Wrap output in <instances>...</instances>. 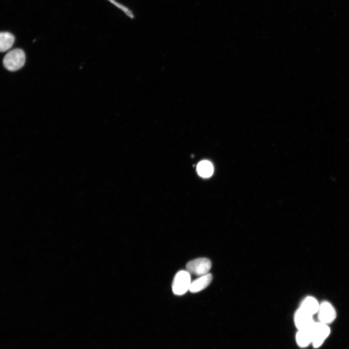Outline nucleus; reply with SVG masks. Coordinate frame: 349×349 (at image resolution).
<instances>
[{
  "instance_id": "obj_1",
  "label": "nucleus",
  "mask_w": 349,
  "mask_h": 349,
  "mask_svg": "<svg viewBox=\"0 0 349 349\" xmlns=\"http://www.w3.org/2000/svg\"><path fill=\"white\" fill-rule=\"evenodd\" d=\"M25 58L23 50L19 48L14 49L5 55L3 64L8 70L16 71L23 67L25 62Z\"/></svg>"
},
{
  "instance_id": "obj_2",
  "label": "nucleus",
  "mask_w": 349,
  "mask_h": 349,
  "mask_svg": "<svg viewBox=\"0 0 349 349\" xmlns=\"http://www.w3.org/2000/svg\"><path fill=\"white\" fill-rule=\"evenodd\" d=\"M190 274L187 270L179 271L174 276L172 283V290L176 295H182L189 290L191 284Z\"/></svg>"
},
{
  "instance_id": "obj_3",
  "label": "nucleus",
  "mask_w": 349,
  "mask_h": 349,
  "mask_svg": "<svg viewBox=\"0 0 349 349\" xmlns=\"http://www.w3.org/2000/svg\"><path fill=\"white\" fill-rule=\"evenodd\" d=\"M211 263L206 258H198L189 261L186 265V270L190 273L201 276L208 273Z\"/></svg>"
},
{
  "instance_id": "obj_4",
  "label": "nucleus",
  "mask_w": 349,
  "mask_h": 349,
  "mask_svg": "<svg viewBox=\"0 0 349 349\" xmlns=\"http://www.w3.org/2000/svg\"><path fill=\"white\" fill-rule=\"evenodd\" d=\"M311 330L313 337L312 344L315 348H319L330 334V329L328 324L315 322Z\"/></svg>"
},
{
  "instance_id": "obj_5",
  "label": "nucleus",
  "mask_w": 349,
  "mask_h": 349,
  "mask_svg": "<svg viewBox=\"0 0 349 349\" xmlns=\"http://www.w3.org/2000/svg\"><path fill=\"white\" fill-rule=\"evenodd\" d=\"M317 314L319 322L326 324L332 322L336 316L334 307L327 301H323L319 304Z\"/></svg>"
},
{
  "instance_id": "obj_6",
  "label": "nucleus",
  "mask_w": 349,
  "mask_h": 349,
  "mask_svg": "<svg viewBox=\"0 0 349 349\" xmlns=\"http://www.w3.org/2000/svg\"><path fill=\"white\" fill-rule=\"evenodd\" d=\"M294 323L298 330L310 328L315 323L313 316L299 308L294 315Z\"/></svg>"
},
{
  "instance_id": "obj_7",
  "label": "nucleus",
  "mask_w": 349,
  "mask_h": 349,
  "mask_svg": "<svg viewBox=\"0 0 349 349\" xmlns=\"http://www.w3.org/2000/svg\"><path fill=\"white\" fill-rule=\"evenodd\" d=\"M212 276L210 273L199 276L191 282L189 291L191 293L198 292L206 288L211 283Z\"/></svg>"
},
{
  "instance_id": "obj_8",
  "label": "nucleus",
  "mask_w": 349,
  "mask_h": 349,
  "mask_svg": "<svg viewBox=\"0 0 349 349\" xmlns=\"http://www.w3.org/2000/svg\"><path fill=\"white\" fill-rule=\"evenodd\" d=\"M311 328L298 330L296 335V340L299 347L305 348L312 344L313 337Z\"/></svg>"
},
{
  "instance_id": "obj_9",
  "label": "nucleus",
  "mask_w": 349,
  "mask_h": 349,
  "mask_svg": "<svg viewBox=\"0 0 349 349\" xmlns=\"http://www.w3.org/2000/svg\"><path fill=\"white\" fill-rule=\"evenodd\" d=\"M319 307L317 301L313 297L308 296L302 301L300 308L313 316L317 313Z\"/></svg>"
},
{
  "instance_id": "obj_10",
  "label": "nucleus",
  "mask_w": 349,
  "mask_h": 349,
  "mask_svg": "<svg viewBox=\"0 0 349 349\" xmlns=\"http://www.w3.org/2000/svg\"><path fill=\"white\" fill-rule=\"evenodd\" d=\"M15 37L9 32H1L0 34V50L5 52L9 50L13 45Z\"/></svg>"
},
{
  "instance_id": "obj_11",
  "label": "nucleus",
  "mask_w": 349,
  "mask_h": 349,
  "mask_svg": "<svg viewBox=\"0 0 349 349\" xmlns=\"http://www.w3.org/2000/svg\"><path fill=\"white\" fill-rule=\"evenodd\" d=\"M197 171L200 176L203 177H208L213 174V167L209 161L203 160L198 164Z\"/></svg>"
},
{
  "instance_id": "obj_12",
  "label": "nucleus",
  "mask_w": 349,
  "mask_h": 349,
  "mask_svg": "<svg viewBox=\"0 0 349 349\" xmlns=\"http://www.w3.org/2000/svg\"><path fill=\"white\" fill-rule=\"evenodd\" d=\"M110 1H111V3L114 4V5H116L117 7L121 9L122 10H123L128 16H129L131 18H133V15L131 13V12L127 9L125 7L123 6V5H121L120 4H119L118 3L115 1L114 0H109Z\"/></svg>"
}]
</instances>
